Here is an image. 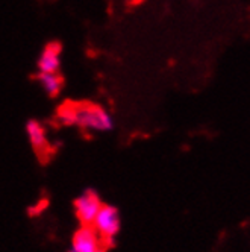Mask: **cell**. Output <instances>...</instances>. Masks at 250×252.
Wrapping results in <instances>:
<instances>
[{"label":"cell","instance_id":"7","mask_svg":"<svg viewBox=\"0 0 250 252\" xmlns=\"http://www.w3.org/2000/svg\"><path fill=\"white\" fill-rule=\"evenodd\" d=\"M38 82L50 97H56L61 93L64 84L59 73H38Z\"/></svg>","mask_w":250,"mask_h":252},{"label":"cell","instance_id":"3","mask_svg":"<svg viewBox=\"0 0 250 252\" xmlns=\"http://www.w3.org/2000/svg\"><path fill=\"white\" fill-rule=\"evenodd\" d=\"M100 208H102V202L94 191H83L75 199L76 218L85 226H91Z\"/></svg>","mask_w":250,"mask_h":252},{"label":"cell","instance_id":"4","mask_svg":"<svg viewBox=\"0 0 250 252\" xmlns=\"http://www.w3.org/2000/svg\"><path fill=\"white\" fill-rule=\"evenodd\" d=\"M102 240L91 226H82L71 240L70 252H99Z\"/></svg>","mask_w":250,"mask_h":252},{"label":"cell","instance_id":"2","mask_svg":"<svg viewBox=\"0 0 250 252\" xmlns=\"http://www.w3.org/2000/svg\"><path fill=\"white\" fill-rule=\"evenodd\" d=\"M91 228L100 237L102 242H112L120 231V214L118 210L111 205H102Z\"/></svg>","mask_w":250,"mask_h":252},{"label":"cell","instance_id":"8","mask_svg":"<svg viewBox=\"0 0 250 252\" xmlns=\"http://www.w3.org/2000/svg\"><path fill=\"white\" fill-rule=\"evenodd\" d=\"M99 252H106V249H105V248H100V249H99Z\"/></svg>","mask_w":250,"mask_h":252},{"label":"cell","instance_id":"6","mask_svg":"<svg viewBox=\"0 0 250 252\" xmlns=\"http://www.w3.org/2000/svg\"><path fill=\"white\" fill-rule=\"evenodd\" d=\"M26 134L30 141L32 148L37 152H44L49 148V141L46 135V129L37 120H29L26 125Z\"/></svg>","mask_w":250,"mask_h":252},{"label":"cell","instance_id":"1","mask_svg":"<svg viewBox=\"0 0 250 252\" xmlns=\"http://www.w3.org/2000/svg\"><path fill=\"white\" fill-rule=\"evenodd\" d=\"M58 119L62 125H75L83 131L91 132H106L111 131L114 126L111 114L94 103L65 105L59 110Z\"/></svg>","mask_w":250,"mask_h":252},{"label":"cell","instance_id":"5","mask_svg":"<svg viewBox=\"0 0 250 252\" xmlns=\"http://www.w3.org/2000/svg\"><path fill=\"white\" fill-rule=\"evenodd\" d=\"M61 67V44L50 43L44 47L38 58L40 73H58Z\"/></svg>","mask_w":250,"mask_h":252}]
</instances>
